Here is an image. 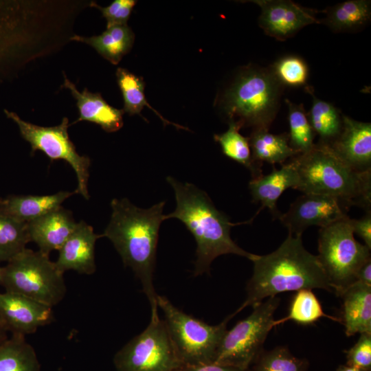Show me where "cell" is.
Returning a JSON list of instances; mask_svg holds the SVG:
<instances>
[{
  "label": "cell",
  "instance_id": "1",
  "mask_svg": "<svg viewBox=\"0 0 371 371\" xmlns=\"http://www.w3.org/2000/svg\"><path fill=\"white\" fill-rule=\"evenodd\" d=\"M164 201L142 209L127 199H114L112 214L102 234L113 244L126 267L131 268L139 280L151 308V317L159 316L157 294L153 285L159 229L166 219Z\"/></svg>",
  "mask_w": 371,
  "mask_h": 371
},
{
  "label": "cell",
  "instance_id": "2",
  "mask_svg": "<svg viewBox=\"0 0 371 371\" xmlns=\"http://www.w3.org/2000/svg\"><path fill=\"white\" fill-rule=\"evenodd\" d=\"M252 262L253 275L247 284L246 300L234 315L283 292L313 289L333 291L317 256L304 248L302 236L289 234L276 251L257 255Z\"/></svg>",
  "mask_w": 371,
  "mask_h": 371
},
{
  "label": "cell",
  "instance_id": "3",
  "mask_svg": "<svg viewBox=\"0 0 371 371\" xmlns=\"http://www.w3.org/2000/svg\"><path fill=\"white\" fill-rule=\"evenodd\" d=\"M177 201L174 212L166 219L177 218L194 236L196 243L195 276L208 273L212 262L223 254H236L254 260L257 255L240 247L231 238V227L236 224L218 211L208 195L195 186L167 177Z\"/></svg>",
  "mask_w": 371,
  "mask_h": 371
},
{
  "label": "cell",
  "instance_id": "4",
  "mask_svg": "<svg viewBox=\"0 0 371 371\" xmlns=\"http://www.w3.org/2000/svg\"><path fill=\"white\" fill-rule=\"evenodd\" d=\"M290 161L298 176L296 190L334 197L346 209L355 205L371 211V170L352 169L329 146L318 142Z\"/></svg>",
  "mask_w": 371,
  "mask_h": 371
},
{
  "label": "cell",
  "instance_id": "5",
  "mask_svg": "<svg viewBox=\"0 0 371 371\" xmlns=\"http://www.w3.org/2000/svg\"><path fill=\"white\" fill-rule=\"evenodd\" d=\"M284 87L269 66L249 65L238 73L220 99L229 122L240 128L268 129L278 112Z\"/></svg>",
  "mask_w": 371,
  "mask_h": 371
},
{
  "label": "cell",
  "instance_id": "6",
  "mask_svg": "<svg viewBox=\"0 0 371 371\" xmlns=\"http://www.w3.org/2000/svg\"><path fill=\"white\" fill-rule=\"evenodd\" d=\"M51 2L0 0V83L13 78L25 64L42 54L35 49Z\"/></svg>",
  "mask_w": 371,
  "mask_h": 371
},
{
  "label": "cell",
  "instance_id": "7",
  "mask_svg": "<svg viewBox=\"0 0 371 371\" xmlns=\"http://www.w3.org/2000/svg\"><path fill=\"white\" fill-rule=\"evenodd\" d=\"M157 302L164 313L163 320L182 366L213 363L227 330V324L234 314L218 324L210 325L186 314L165 296L157 295Z\"/></svg>",
  "mask_w": 371,
  "mask_h": 371
},
{
  "label": "cell",
  "instance_id": "8",
  "mask_svg": "<svg viewBox=\"0 0 371 371\" xmlns=\"http://www.w3.org/2000/svg\"><path fill=\"white\" fill-rule=\"evenodd\" d=\"M63 274L48 254L25 248L2 267L1 286L53 307L67 293Z\"/></svg>",
  "mask_w": 371,
  "mask_h": 371
},
{
  "label": "cell",
  "instance_id": "9",
  "mask_svg": "<svg viewBox=\"0 0 371 371\" xmlns=\"http://www.w3.org/2000/svg\"><path fill=\"white\" fill-rule=\"evenodd\" d=\"M350 217L320 228L317 258L335 293L341 297L356 282L361 267L370 258V249L357 241Z\"/></svg>",
  "mask_w": 371,
  "mask_h": 371
},
{
  "label": "cell",
  "instance_id": "10",
  "mask_svg": "<svg viewBox=\"0 0 371 371\" xmlns=\"http://www.w3.org/2000/svg\"><path fill=\"white\" fill-rule=\"evenodd\" d=\"M280 302L278 297H268L253 307L248 317L227 330L213 363L249 369L264 350L265 339L274 327V314Z\"/></svg>",
  "mask_w": 371,
  "mask_h": 371
},
{
  "label": "cell",
  "instance_id": "11",
  "mask_svg": "<svg viewBox=\"0 0 371 371\" xmlns=\"http://www.w3.org/2000/svg\"><path fill=\"white\" fill-rule=\"evenodd\" d=\"M113 364L117 371H177L182 366L159 316L115 353Z\"/></svg>",
  "mask_w": 371,
  "mask_h": 371
},
{
  "label": "cell",
  "instance_id": "12",
  "mask_svg": "<svg viewBox=\"0 0 371 371\" xmlns=\"http://www.w3.org/2000/svg\"><path fill=\"white\" fill-rule=\"evenodd\" d=\"M8 118L13 120L19 127L23 138L30 143L32 153L43 152L51 161L63 159L71 165L78 179L76 194L89 199L87 182L89 176L90 159L80 155L68 134L69 120L63 117L59 125L41 126L23 120L16 113L3 110Z\"/></svg>",
  "mask_w": 371,
  "mask_h": 371
},
{
  "label": "cell",
  "instance_id": "13",
  "mask_svg": "<svg viewBox=\"0 0 371 371\" xmlns=\"http://www.w3.org/2000/svg\"><path fill=\"white\" fill-rule=\"evenodd\" d=\"M346 211L347 209L334 197L304 194L292 203L289 210L281 214L278 218L288 229L289 234L302 236L308 227H325L348 217Z\"/></svg>",
  "mask_w": 371,
  "mask_h": 371
},
{
  "label": "cell",
  "instance_id": "14",
  "mask_svg": "<svg viewBox=\"0 0 371 371\" xmlns=\"http://www.w3.org/2000/svg\"><path fill=\"white\" fill-rule=\"evenodd\" d=\"M261 9L258 25L264 32L278 41L293 36L302 28L320 23L318 10L305 8L289 0H252Z\"/></svg>",
  "mask_w": 371,
  "mask_h": 371
},
{
  "label": "cell",
  "instance_id": "15",
  "mask_svg": "<svg viewBox=\"0 0 371 371\" xmlns=\"http://www.w3.org/2000/svg\"><path fill=\"white\" fill-rule=\"evenodd\" d=\"M53 319L52 307L19 293L0 292V324L12 335L25 337Z\"/></svg>",
  "mask_w": 371,
  "mask_h": 371
},
{
  "label": "cell",
  "instance_id": "16",
  "mask_svg": "<svg viewBox=\"0 0 371 371\" xmlns=\"http://www.w3.org/2000/svg\"><path fill=\"white\" fill-rule=\"evenodd\" d=\"M352 169L371 170V124L343 115V128L330 146Z\"/></svg>",
  "mask_w": 371,
  "mask_h": 371
},
{
  "label": "cell",
  "instance_id": "17",
  "mask_svg": "<svg viewBox=\"0 0 371 371\" xmlns=\"http://www.w3.org/2000/svg\"><path fill=\"white\" fill-rule=\"evenodd\" d=\"M101 237L102 235L95 234L87 223H77L73 233L58 249L55 262L58 269L63 273L74 270L82 274H93L96 270L95 245Z\"/></svg>",
  "mask_w": 371,
  "mask_h": 371
},
{
  "label": "cell",
  "instance_id": "18",
  "mask_svg": "<svg viewBox=\"0 0 371 371\" xmlns=\"http://www.w3.org/2000/svg\"><path fill=\"white\" fill-rule=\"evenodd\" d=\"M30 242L35 243L39 251L49 254L58 250L74 231L77 223L70 211L60 206L27 223Z\"/></svg>",
  "mask_w": 371,
  "mask_h": 371
},
{
  "label": "cell",
  "instance_id": "19",
  "mask_svg": "<svg viewBox=\"0 0 371 371\" xmlns=\"http://www.w3.org/2000/svg\"><path fill=\"white\" fill-rule=\"evenodd\" d=\"M64 82L62 87L69 89L76 100L79 117L73 123L88 121L100 126L108 133L119 131L123 126V109L109 104L99 93L90 92L85 88L80 92L63 72Z\"/></svg>",
  "mask_w": 371,
  "mask_h": 371
},
{
  "label": "cell",
  "instance_id": "20",
  "mask_svg": "<svg viewBox=\"0 0 371 371\" xmlns=\"http://www.w3.org/2000/svg\"><path fill=\"white\" fill-rule=\"evenodd\" d=\"M297 185V173L289 161L280 169L273 168L271 172L252 179L249 188L253 201L261 203L262 208H268L273 217L278 218L281 213L277 208L278 199L286 189H296Z\"/></svg>",
  "mask_w": 371,
  "mask_h": 371
},
{
  "label": "cell",
  "instance_id": "21",
  "mask_svg": "<svg viewBox=\"0 0 371 371\" xmlns=\"http://www.w3.org/2000/svg\"><path fill=\"white\" fill-rule=\"evenodd\" d=\"M343 299L341 323L348 337L371 333V286L355 282L341 295Z\"/></svg>",
  "mask_w": 371,
  "mask_h": 371
},
{
  "label": "cell",
  "instance_id": "22",
  "mask_svg": "<svg viewBox=\"0 0 371 371\" xmlns=\"http://www.w3.org/2000/svg\"><path fill=\"white\" fill-rule=\"evenodd\" d=\"M76 192H59L50 195H10L0 198V210L23 222L28 223L61 206Z\"/></svg>",
  "mask_w": 371,
  "mask_h": 371
},
{
  "label": "cell",
  "instance_id": "23",
  "mask_svg": "<svg viewBox=\"0 0 371 371\" xmlns=\"http://www.w3.org/2000/svg\"><path fill=\"white\" fill-rule=\"evenodd\" d=\"M320 21L334 32H353L363 29L370 21L371 3L368 0H348L322 11Z\"/></svg>",
  "mask_w": 371,
  "mask_h": 371
},
{
  "label": "cell",
  "instance_id": "24",
  "mask_svg": "<svg viewBox=\"0 0 371 371\" xmlns=\"http://www.w3.org/2000/svg\"><path fill=\"white\" fill-rule=\"evenodd\" d=\"M135 35L127 25L106 27L101 34L91 37L73 35L70 41L85 43L113 65H117L133 47Z\"/></svg>",
  "mask_w": 371,
  "mask_h": 371
},
{
  "label": "cell",
  "instance_id": "25",
  "mask_svg": "<svg viewBox=\"0 0 371 371\" xmlns=\"http://www.w3.org/2000/svg\"><path fill=\"white\" fill-rule=\"evenodd\" d=\"M248 138L252 157L260 165L263 161L282 165L298 155L289 146L288 133L273 134L268 129H253Z\"/></svg>",
  "mask_w": 371,
  "mask_h": 371
},
{
  "label": "cell",
  "instance_id": "26",
  "mask_svg": "<svg viewBox=\"0 0 371 371\" xmlns=\"http://www.w3.org/2000/svg\"><path fill=\"white\" fill-rule=\"evenodd\" d=\"M305 91L313 98L312 106L307 117L318 143L330 146L339 136L343 128V114L331 103L315 96L313 88L306 85Z\"/></svg>",
  "mask_w": 371,
  "mask_h": 371
},
{
  "label": "cell",
  "instance_id": "27",
  "mask_svg": "<svg viewBox=\"0 0 371 371\" xmlns=\"http://www.w3.org/2000/svg\"><path fill=\"white\" fill-rule=\"evenodd\" d=\"M0 371H41L36 351L25 336L12 335L0 346Z\"/></svg>",
  "mask_w": 371,
  "mask_h": 371
},
{
  "label": "cell",
  "instance_id": "28",
  "mask_svg": "<svg viewBox=\"0 0 371 371\" xmlns=\"http://www.w3.org/2000/svg\"><path fill=\"white\" fill-rule=\"evenodd\" d=\"M228 123V129L223 133L215 134L214 140L220 144L225 156L249 170L252 179L261 176L262 165L256 163L252 157L249 138L239 133L240 128L235 122Z\"/></svg>",
  "mask_w": 371,
  "mask_h": 371
},
{
  "label": "cell",
  "instance_id": "29",
  "mask_svg": "<svg viewBox=\"0 0 371 371\" xmlns=\"http://www.w3.org/2000/svg\"><path fill=\"white\" fill-rule=\"evenodd\" d=\"M117 85L121 91L124 113L130 115H139L144 107L148 106L153 110L166 124H173L179 128L185 127L168 121L155 110L147 102L144 94V82L142 78L130 72L126 69L119 67L116 73Z\"/></svg>",
  "mask_w": 371,
  "mask_h": 371
},
{
  "label": "cell",
  "instance_id": "30",
  "mask_svg": "<svg viewBox=\"0 0 371 371\" xmlns=\"http://www.w3.org/2000/svg\"><path fill=\"white\" fill-rule=\"evenodd\" d=\"M324 317L335 322H341V318L324 313L320 302L312 289H301L292 297L288 315L274 321V327L289 320L302 325L312 324Z\"/></svg>",
  "mask_w": 371,
  "mask_h": 371
},
{
  "label": "cell",
  "instance_id": "31",
  "mask_svg": "<svg viewBox=\"0 0 371 371\" xmlns=\"http://www.w3.org/2000/svg\"><path fill=\"white\" fill-rule=\"evenodd\" d=\"M30 242L27 223L0 210V262H8Z\"/></svg>",
  "mask_w": 371,
  "mask_h": 371
},
{
  "label": "cell",
  "instance_id": "32",
  "mask_svg": "<svg viewBox=\"0 0 371 371\" xmlns=\"http://www.w3.org/2000/svg\"><path fill=\"white\" fill-rule=\"evenodd\" d=\"M285 102L288 106L289 146L298 155L306 153L315 145V133L308 121L303 104H297L288 99H285Z\"/></svg>",
  "mask_w": 371,
  "mask_h": 371
},
{
  "label": "cell",
  "instance_id": "33",
  "mask_svg": "<svg viewBox=\"0 0 371 371\" xmlns=\"http://www.w3.org/2000/svg\"><path fill=\"white\" fill-rule=\"evenodd\" d=\"M308 361L293 355L286 346L263 350L249 371H307Z\"/></svg>",
  "mask_w": 371,
  "mask_h": 371
},
{
  "label": "cell",
  "instance_id": "34",
  "mask_svg": "<svg viewBox=\"0 0 371 371\" xmlns=\"http://www.w3.org/2000/svg\"><path fill=\"white\" fill-rule=\"evenodd\" d=\"M272 72L284 86H306L308 67L303 58L295 55L280 57L269 66Z\"/></svg>",
  "mask_w": 371,
  "mask_h": 371
},
{
  "label": "cell",
  "instance_id": "35",
  "mask_svg": "<svg viewBox=\"0 0 371 371\" xmlns=\"http://www.w3.org/2000/svg\"><path fill=\"white\" fill-rule=\"evenodd\" d=\"M137 1L135 0H115L109 5L102 7L95 2L89 5L100 10L106 21V27L127 25V21Z\"/></svg>",
  "mask_w": 371,
  "mask_h": 371
},
{
  "label": "cell",
  "instance_id": "36",
  "mask_svg": "<svg viewBox=\"0 0 371 371\" xmlns=\"http://www.w3.org/2000/svg\"><path fill=\"white\" fill-rule=\"evenodd\" d=\"M346 365L371 371V333H361L358 341L346 352Z\"/></svg>",
  "mask_w": 371,
  "mask_h": 371
},
{
  "label": "cell",
  "instance_id": "37",
  "mask_svg": "<svg viewBox=\"0 0 371 371\" xmlns=\"http://www.w3.org/2000/svg\"><path fill=\"white\" fill-rule=\"evenodd\" d=\"M350 223L354 233H356L365 243V245L371 249V211L359 219L350 218Z\"/></svg>",
  "mask_w": 371,
  "mask_h": 371
},
{
  "label": "cell",
  "instance_id": "38",
  "mask_svg": "<svg viewBox=\"0 0 371 371\" xmlns=\"http://www.w3.org/2000/svg\"><path fill=\"white\" fill-rule=\"evenodd\" d=\"M177 371H249L233 366L210 363L194 366H181Z\"/></svg>",
  "mask_w": 371,
  "mask_h": 371
},
{
  "label": "cell",
  "instance_id": "39",
  "mask_svg": "<svg viewBox=\"0 0 371 371\" xmlns=\"http://www.w3.org/2000/svg\"><path fill=\"white\" fill-rule=\"evenodd\" d=\"M356 282L371 286V259L366 261L359 269Z\"/></svg>",
  "mask_w": 371,
  "mask_h": 371
},
{
  "label": "cell",
  "instance_id": "40",
  "mask_svg": "<svg viewBox=\"0 0 371 371\" xmlns=\"http://www.w3.org/2000/svg\"><path fill=\"white\" fill-rule=\"evenodd\" d=\"M8 332L0 324V346L8 339Z\"/></svg>",
  "mask_w": 371,
  "mask_h": 371
},
{
  "label": "cell",
  "instance_id": "41",
  "mask_svg": "<svg viewBox=\"0 0 371 371\" xmlns=\"http://www.w3.org/2000/svg\"><path fill=\"white\" fill-rule=\"evenodd\" d=\"M336 371H364L360 369H357L348 365H341L339 366Z\"/></svg>",
  "mask_w": 371,
  "mask_h": 371
},
{
  "label": "cell",
  "instance_id": "42",
  "mask_svg": "<svg viewBox=\"0 0 371 371\" xmlns=\"http://www.w3.org/2000/svg\"><path fill=\"white\" fill-rule=\"evenodd\" d=\"M1 278H2V267L0 266V286L1 282Z\"/></svg>",
  "mask_w": 371,
  "mask_h": 371
}]
</instances>
